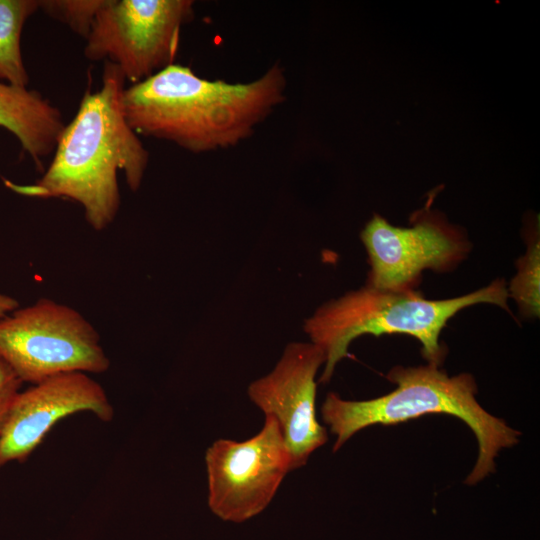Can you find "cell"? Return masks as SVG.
I'll use <instances>...</instances> for the list:
<instances>
[{
	"label": "cell",
	"instance_id": "obj_1",
	"mask_svg": "<svg viewBox=\"0 0 540 540\" xmlns=\"http://www.w3.org/2000/svg\"><path fill=\"white\" fill-rule=\"evenodd\" d=\"M125 77L104 62L101 88L86 92L72 121L65 125L54 157L43 176L12 191L34 198H67L79 203L96 231L115 220L121 203L118 172L137 191L148 166L149 153L129 126L123 111Z\"/></svg>",
	"mask_w": 540,
	"mask_h": 540
},
{
	"label": "cell",
	"instance_id": "obj_2",
	"mask_svg": "<svg viewBox=\"0 0 540 540\" xmlns=\"http://www.w3.org/2000/svg\"><path fill=\"white\" fill-rule=\"evenodd\" d=\"M286 77L278 65L247 83L208 80L172 64L123 91L129 126L147 137L205 153L234 147L285 100Z\"/></svg>",
	"mask_w": 540,
	"mask_h": 540
},
{
	"label": "cell",
	"instance_id": "obj_3",
	"mask_svg": "<svg viewBox=\"0 0 540 540\" xmlns=\"http://www.w3.org/2000/svg\"><path fill=\"white\" fill-rule=\"evenodd\" d=\"M396 388L386 395L361 401L327 394L321 407L324 423L336 436L333 451L358 431L372 425H395L425 415L445 414L461 419L478 441V458L465 480L474 485L495 471L500 450L516 445L520 433L488 413L477 402V385L468 373L449 376L435 365L395 366L386 374Z\"/></svg>",
	"mask_w": 540,
	"mask_h": 540
},
{
	"label": "cell",
	"instance_id": "obj_4",
	"mask_svg": "<svg viewBox=\"0 0 540 540\" xmlns=\"http://www.w3.org/2000/svg\"><path fill=\"white\" fill-rule=\"evenodd\" d=\"M508 298L503 278L447 299H427L418 290L390 291L364 285L323 303L304 321L303 329L325 357L320 383L331 380L336 365L348 356L350 344L363 335H409L420 342L428 364L440 367L447 354L440 335L448 321L477 304L509 311Z\"/></svg>",
	"mask_w": 540,
	"mask_h": 540
},
{
	"label": "cell",
	"instance_id": "obj_5",
	"mask_svg": "<svg viewBox=\"0 0 540 540\" xmlns=\"http://www.w3.org/2000/svg\"><path fill=\"white\" fill-rule=\"evenodd\" d=\"M0 360L32 385L60 373L99 374L110 367L95 327L76 309L48 298L0 319Z\"/></svg>",
	"mask_w": 540,
	"mask_h": 540
},
{
	"label": "cell",
	"instance_id": "obj_6",
	"mask_svg": "<svg viewBox=\"0 0 540 540\" xmlns=\"http://www.w3.org/2000/svg\"><path fill=\"white\" fill-rule=\"evenodd\" d=\"M194 16L191 0H105L86 38L84 55L115 64L141 82L174 64L180 32Z\"/></svg>",
	"mask_w": 540,
	"mask_h": 540
},
{
	"label": "cell",
	"instance_id": "obj_7",
	"mask_svg": "<svg viewBox=\"0 0 540 540\" xmlns=\"http://www.w3.org/2000/svg\"><path fill=\"white\" fill-rule=\"evenodd\" d=\"M411 226H395L379 214L365 224L360 239L369 272L366 286L390 291L416 290L425 270L456 269L472 244L465 230L430 206L413 213Z\"/></svg>",
	"mask_w": 540,
	"mask_h": 540
},
{
	"label": "cell",
	"instance_id": "obj_8",
	"mask_svg": "<svg viewBox=\"0 0 540 540\" xmlns=\"http://www.w3.org/2000/svg\"><path fill=\"white\" fill-rule=\"evenodd\" d=\"M208 505L220 519L244 522L261 513L291 471V458L276 420L245 441L216 440L205 453Z\"/></svg>",
	"mask_w": 540,
	"mask_h": 540
},
{
	"label": "cell",
	"instance_id": "obj_9",
	"mask_svg": "<svg viewBox=\"0 0 540 540\" xmlns=\"http://www.w3.org/2000/svg\"><path fill=\"white\" fill-rule=\"evenodd\" d=\"M324 362L322 350L312 342H291L273 370L247 389L250 400L276 420L290 454L291 471L304 466L328 440L315 405V378Z\"/></svg>",
	"mask_w": 540,
	"mask_h": 540
},
{
	"label": "cell",
	"instance_id": "obj_10",
	"mask_svg": "<svg viewBox=\"0 0 540 540\" xmlns=\"http://www.w3.org/2000/svg\"><path fill=\"white\" fill-rule=\"evenodd\" d=\"M82 411L104 422L114 417L104 388L84 372L60 373L20 391L0 434V467L26 461L59 420Z\"/></svg>",
	"mask_w": 540,
	"mask_h": 540
},
{
	"label": "cell",
	"instance_id": "obj_11",
	"mask_svg": "<svg viewBox=\"0 0 540 540\" xmlns=\"http://www.w3.org/2000/svg\"><path fill=\"white\" fill-rule=\"evenodd\" d=\"M0 127L11 132L40 167L42 158L54 153L65 123L60 110L38 91L0 81Z\"/></svg>",
	"mask_w": 540,
	"mask_h": 540
},
{
	"label": "cell",
	"instance_id": "obj_12",
	"mask_svg": "<svg viewBox=\"0 0 540 540\" xmlns=\"http://www.w3.org/2000/svg\"><path fill=\"white\" fill-rule=\"evenodd\" d=\"M39 9L37 0H0V81L27 87L29 76L21 53L27 19Z\"/></svg>",
	"mask_w": 540,
	"mask_h": 540
},
{
	"label": "cell",
	"instance_id": "obj_13",
	"mask_svg": "<svg viewBox=\"0 0 540 540\" xmlns=\"http://www.w3.org/2000/svg\"><path fill=\"white\" fill-rule=\"evenodd\" d=\"M517 272L507 285L508 297L516 302L519 312L525 318L540 315V244L539 236H534L527 244V250L516 262Z\"/></svg>",
	"mask_w": 540,
	"mask_h": 540
},
{
	"label": "cell",
	"instance_id": "obj_14",
	"mask_svg": "<svg viewBox=\"0 0 540 540\" xmlns=\"http://www.w3.org/2000/svg\"><path fill=\"white\" fill-rule=\"evenodd\" d=\"M104 3L105 0H44L39 1V9L86 39Z\"/></svg>",
	"mask_w": 540,
	"mask_h": 540
},
{
	"label": "cell",
	"instance_id": "obj_15",
	"mask_svg": "<svg viewBox=\"0 0 540 540\" xmlns=\"http://www.w3.org/2000/svg\"><path fill=\"white\" fill-rule=\"evenodd\" d=\"M23 382L0 360V434Z\"/></svg>",
	"mask_w": 540,
	"mask_h": 540
},
{
	"label": "cell",
	"instance_id": "obj_16",
	"mask_svg": "<svg viewBox=\"0 0 540 540\" xmlns=\"http://www.w3.org/2000/svg\"><path fill=\"white\" fill-rule=\"evenodd\" d=\"M19 307V302L8 295L0 293V319Z\"/></svg>",
	"mask_w": 540,
	"mask_h": 540
}]
</instances>
